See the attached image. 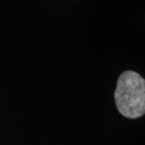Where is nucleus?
<instances>
[{"label":"nucleus","instance_id":"obj_1","mask_svg":"<svg viewBox=\"0 0 145 145\" xmlns=\"http://www.w3.org/2000/svg\"><path fill=\"white\" fill-rule=\"evenodd\" d=\"M114 98L118 110L124 117H141L145 112L144 78L136 72H123L117 81Z\"/></svg>","mask_w":145,"mask_h":145}]
</instances>
